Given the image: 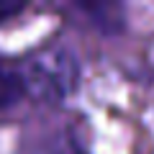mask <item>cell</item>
Segmentation results:
<instances>
[{"label":"cell","instance_id":"cell-1","mask_svg":"<svg viewBox=\"0 0 154 154\" xmlns=\"http://www.w3.org/2000/svg\"><path fill=\"white\" fill-rule=\"evenodd\" d=\"M18 75H21L23 90L31 98L57 103V100L67 98L75 90L77 77H80V67H77V59L69 49L44 46L23 62Z\"/></svg>","mask_w":154,"mask_h":154},{"label":"cell","instance_id":"cell-2","mask_svg":"<svg viewBox=\"0 0 154 154\" xmlns=\"http://www.w3.org/2000/svg\"><path fill=\"white\" fill-rule=\"evenodd\" d=\"M23 95H26V90H23V82H21L18 69L0 64V110L16 105Z\"/></svg>","mask_w":154,"mask_h":154},{"label":"cell","instance_id":"cell-3","mask_svg":"<svg viewBox=\"0 0 154 154\" xmlns=\"http://www.w3.org/2000/svg\"><path fill=\"white\" fill-rule=\"evenodd\" d=\"M23 5L21 3H8V0H0V23L8 21V18H13L16 13H21Z\"/></svg>","mask_w":154,"mask_h":154}]
</instances>
